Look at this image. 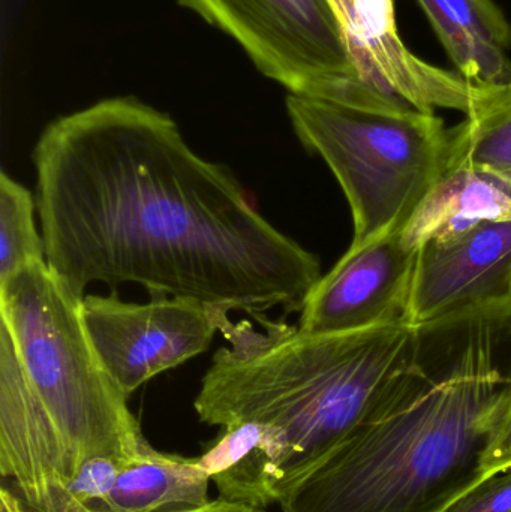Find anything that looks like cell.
<instances>
[{
	"mask_svg": "<svg viewBox=\"0 0 511 512\" xmlns=\"http://www.w3.org/2000/svg\"><path fill=\"white\" fill-rule=\"evenodd\" d=\"M90 339L126 397L155 376L203 354L219 331L222 307L170 295L129 303L117 295L81 301Z\"/></svg>",
	"mask_w": 511,
	"mask_h": 512,
	"instance_id": "obj_7",
	"label": "cell"
},
{
	"mask_svg": "<svg viewBox=\"0 0 511 512\" xmlns=\"http://www.w3.org/2000/svg\"><path fill=\"white\" fill-rule=\"evenodd\" d=\"M198 459L228 501L267 508L290 493L291 448L284 433L269 424L242 421L221 427Z\"/></svg>",
	"mask_w": 511,
	"mask_h": 512,
	"instance_id": "obj_11",
	"label": "cell"
},
{
	"mask_svg": "<svg viewBox=\"0 0 511 512\" xmlns=\"http://www.w3.org/2000/svg\"><path fill=\"white\" fill-rule=\"evenodd\" d=\"M510 379L511 301L414 325L371 408L282 512H443L485 478Z\"/></svg>",
	"mask_w": 511,
	"mask_h": 512,
	"instance_id": "obj_2",
	"label": "cell"
},
{
	"mask_svg": "<svg viewBox=\"0 0 511 512\" xmlns=\"http://www.w3.org/2000/svg\"><path fill=\"white\" fill-rule=\"evenodd\" d=\"M417 252L402 231L348 248L312 289L297 328L333 334L408 322Z\"/></svg>",
	"mask_w": 511,
	"mask_h": 512,
	"instance_id": "obj_8",
	"label": "cell"
},
{
	"mask_svg": "<svg viewBox=\"0 0 511 512\" xmlns=\"http://www.w3.org/2000/svg\"><path fill=\"white\" fill-rule=\"evenodd\" d=\"M33 165L45 259L80 297L92 283H135L258 319L302 312L323 276L230 168L201 158L170 114L134 96L53 120Z\"/></svg>",
	"mask_w": 511,
	"mask_h": 512,
	"instance_id": "obj_1",
	"label": "cell"
},
{
	"mask_svg": "<svg viewBox=\"0 0 511 512\" xmlns=\"http://www.w3.org/2000/svg\"><path fill=\"white\" fill-rule=\"evenodd\" d=\"M47 261L0 283V474L30 512H66L86 460L150 445Z\"/></svg>",
	"mask_w": 511,
	"mask_h": 512,
	"instance_id": "obj_3",
	"label": "cell"
},
{
	"mask_svg": "<svg viewBox=\"0 0 511 512\" xmlns=\"http://www.w3.org/2000/svg\"><path fill=\"white\" fill-rule=\"evenodd\" d=\"M509 218V183L450 156L449 165L411 216L402 237L419 251L426 243L452 239L483 222Z\"/></svg>",
	"mask_w": 511,
	"mask_h": 512,
	"instance_id": "obj_12",
	"label": "cell"
},
{
	"mask_svg": "<svg viewBox=\"0 0 511 512\" xmlns=\"http://www.w3.org/2000/svg\"><path fill=\"white\" fill-rule=\"evenodd\" d=\"M511 301V218L483 222L417 252L408 322Z\"/></svg>",
	"mask_w": 511,
	"mask_h": 512,
	"instance_id": "obj_10",
	"label": "cell"
},
{
	"mask_svg": "<svg viewBox=\"0 0 511 512\" xmlns=\"http://www.w3.org/2000/svg\"><path fill=\"white\" fill-rule=\"evenodd\" d=\"M507 468H511V379L495 406L483 457L485 478Z\"/></svg>",
	"mask_w": 511,
	"mask_h": 512,
	"instance_id": "obj_19",
	"label": "cell"
},
{
	"mask_svg": "<svg viewBox=\"0 0 511 512\" xmlns=\"http://www.w3.org/2000/svg\"><path fill=\"white\" fill-rule=\"evenodd\" d=\"M255 321L222 316L228 345L213 355L194 408L209 426L255 421L281 430L291 448L293 490L371 408L414 325L306 334L266 316Z\"/></svg>",
	"mask_w": 511,
	"mask_h": 512,
	"instance_id": "obj_4",
	"label": "cell"
},
{
	"mask_svg": "<svg viewBox=\"0 0 511 512\" xmlns=\"http://www.w3.org/2000/svg\"><path fill=\"white\" fill-rule=\"evenodd\" d=\"M210 477L198 457L162 453L147 445L125 460L110 495L89 512H179L209 502Z\"/></svg>",
	"mask_w": 511,
	"mask_h": 512,
	"instance_id": "obj_14",
	"label": "cell"
},
{
	"mask_svg": "<svg viewBox=\"0 0 511 512\" xmlns=\"http://www.w3.org/2000/svg\"><path fill=\"white\" fill-rule=\"evenodd\" d=\"M0 512H27L26 505L12 487L2 486L0 489Z\"/></svg>",
	"mask_w": 511,
	"mask_h": 512,
	"instance_id": "obj_21",
	"label": "cell"
},
{
	"mask_svg": "<svg viewBox=\"0 0 511 512\" xmlns=\"http://www.w3.org/2000/svg\"><path fill=\"white\" fill-rule=\"evenodd\" d=\"M125 460L98 456L86 460L68 484V498L84 510L110 495Z\"/></svg>",
	"mask_w": 511,
	"mask_h": 512,
	"instance_id": "obj_17",
	"label": "cell"
},
{
	"mask_svg": "<svg viewBox=\"0 0 511 512\" xmlns=\"http://www.w3.org/2000/svg\"><path fill=\"white\" fill-rule=\"evenodd\" d=\"M66 512H89L87 510H84L83 507H80V505L74 504V502L71 501V504H69L68 511Z\"/></svg>",
	"mask_w": 511,
	"mask_h": 512,
	"instance_id": "obj_22",
	"label": "cell"
},
{
	"mask_svg": "<svg viewBox=\"0 0 511 512\" xmlns=\"http://www.w3.org/2000/svg\"><path fill=\"white\" fill-rule=\"evenodd\" d=\"M443 512H511V468L483 478Z\"/></svg>",
	"mask_w": 511,
	"mask_h": 512,
	"instance_id": "obj_18",
	"label": "cell"
},
{
	"mask_svg": "<svg viewBox=\"0 0 511 512\" xmlns=\"http://www.w3.org/2000/svg\"><path fill=\"white\" fill-rule=\"evenodd\" d=\"M36 198L23 185L0 173V283L33 262H44L45 243L36 230Z\"/></svg>",
	"mask_w": 511,
	"mask_h": 512,
	"instance_id": "obj_16",
	"label": "cell"
},
{
	"mask_svg": "<svg viewBox=\"0 0 511 512\" xmlns=\"http://www.w3.org/2000/svg\"><path fill=\"white\" fill-rule=\"evenodd\" d=\"M27 512H30L29 510H27Z\"/></svg>",
	"mask_w": 511,
	"mask_h": 512,
	"instance_id": "obj_23",
	"label": "cell"
},
{
	"mask_svg": "<svg viewBox=\"0 0 511 512\" xmlns=\"http://www.w3.org/2000/svg\"><path fill=\"white\" fill-rule=\"evenodd\" d=\"M300 143L338 180L353 216L350 248L401 233L450 162V129L437 114L348 107L287 96Z\"/></svg>",
	"mask_w": 511,
	"mask_h": 512,
	"instance_id": "obj_5",
	"label": "cell"
},
{
	"mask_svg": "<svg viewBox=\"0 0 511 512\" xmlns=\"http://www.w3.org/2000/svg\"><path fill=\"white\" fill-rule=\"evenodd\" d=\"M458 72L480 86L511 80V23L494 0H419Z\"/></svg>",
	"mask_w": 511,
	"mask_h": 512,
	"instance_id": "obj_13",
	"label": "cell"
},
{
	"mask_svg": "<svg viewBox=\"0 0 511 512\" xmlns=\"http://www.w3.org/2000/svg\"><path fill=\"white\" fill-rule=\"evenodd\" d=\"M177 2L233 38L288 95L368 110L411 108L360 78L329 0Z\"/></svg>",
	"mask_w": 511,
	"mask_h": 512,
	"instance_id": "obj_6",
	"label": "cell"
},
{
	"mask_svg": "<svg viewBox=\"0 0 511 512\" xmlns=\"http://www.w3.org/2000/svg\"><path fill=\"white\" fill-rule=\"evenodd\" d=\"M179 512H266V508L255 507V505L245 504V502L228 501L219 496L215 501H209L200 507Z\"/></svg>",
	"mask_w": 511,
	"mask_h": 512,
	"instance_id": "obj_20",
	"label": "cell"
},
{
	"mask_svg": "<svg viewBox=\"0 0 511 512\" xmlns=\"http://www.w3.org/2000/svg\"><path fill=\"white\" fill-rule=\"evenodd\" d=\"M335 14L354 68L372 89L426 114L470 111L477 84L417 57L399 35L393 0H348Z\"/></svg>",
	"mask_w": 511,
	"mask_h": 512,
	"instance_id": "obj_9",
	"label": "cell"
},
{
	"mask_svg": "<svg viewBox=\"0 0 511 512\" xmlns=\"http://www.w3.org/2000/svg\"><path fill=\"white\" fill-rule=\"evenodd\" d=\"M450 155L511 186V80L477 84L470 111L450 128Z\"/></svg>",
	"mask_w": 511,
	"mask_h": 512,
	"instance_id": "obj_15",
	"label": "cell"
}]
</instances>
